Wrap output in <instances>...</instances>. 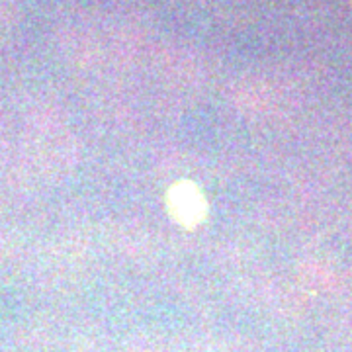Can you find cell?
<instances>
[{"instance_id":"1","label":"cell","mask_w":352,"mask_h":352,"mask_svg":"<svg viewBox=\"0 0 352 352\" xmlns=\"http://www.w3.org/2000/svg\"><path fill=\"white\" fill-rule=\"evenodd\" d=\"M166 206L176 223L186 229L200 226L208 215V201L204 198L200 186L192 180H180L173 184L166 194Z\"/></svg>"}]
</instances>
